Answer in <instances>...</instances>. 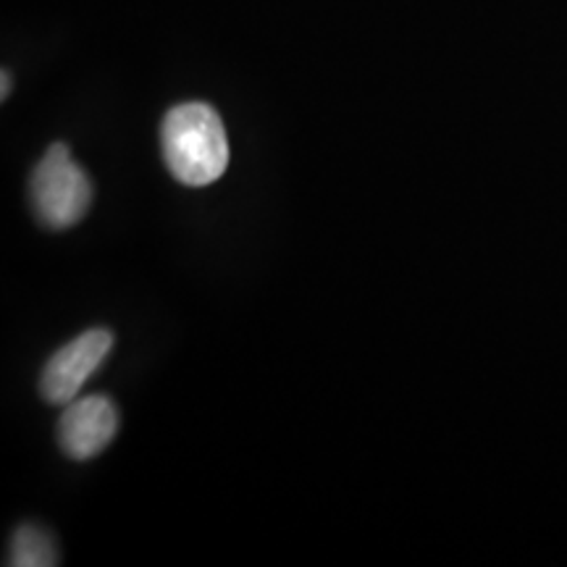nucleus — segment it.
Instances as JSON below:
<instances>
[{
	"label": "nucleus",
	"mask_w": 567,
	"mask_h": 567,
	"mask_svg": "<svg viewBox=\"0 0 567 567\" xmlns=\"http://www.w3.org/2000/svg\"><path fill=\"white\" fill-rule=\"evenodd\" d=\"M163 161L176 182L205 187L229 166V140L221 116L208 103H182L161 124Z\"/></svg>",
	"instance_id": "nucleus-1"
},
{
	"label": "nucleus",
	"mask_w": 567,
	"mask_h": 567,
	"mask_svg": "<svg viewBox=\"0 0 567 567\" xmlns=\"http://www.w3.org/2000/svg\"><path fill=\"white\" fill-rule=\"evenodd\" d=\"M30 197L40 224L55 231L80 224L90 210L92 182L80 163L71 158L63 142L48 147V153L34 166Z\"/></svg>",
	"instance_id": "nucleus-2"
},
{
	"label": "nucleus",
	"mask_w": 567,
	"mask_h": 567,
	"mask_svg": "<svg viewBox=\"0 0 567 567\" xmlns=\"http://www.w3.org/2000/svg\"><path fill=\"white\" fill-rule=\"evenodd\" d=\"M113 347V334L109 329H90L63 344L48 360L40 379V392L51 405H69L87 384L90 375L103 365Z\"/></svg>",
	"instance_id": "nucleus-3"
},
{
	"label": "nucleus",
	"mask_w": 567,
	"mask_h": 567,
	"mask_svg": "<svg viewBox=\"0 0 567 567\" xmlns=\"http://www.w3.org/2000/svg\"><path fill=\"white\" fill-rule=\"evenodd\" d=\"M118 410L105 394L71 400L59 421V444L71 460H90L116 439Z\"/></svg>",
	"instance_id": "nucleus-4"
},
{
	"label": "nucleus",
	"mask_w": 567,
	"mask_h": 567,
	"mask_svg": "<svg viewBox=\"0 0 567 567\" xmlns=\"http://www.w3.org/2000/svg\"><path fill=\"white\" fill-rule=\"evenodd\" d=\"M9 565L13 567H53L59 565V547L53 536L40 526L24 523L13 530Z\"/></svg>",
	"instance_id": "nucleus-5"
},
{
	"label": "nucleus",
	"mask_w": 567,
	"mask_h": 567,
	"mask_svg": "<svg viewBox=\"0 0 567 567\" xmlns=\"http://www.w3.org/2000/svg\"><path fill=\"white\" fill-rule=\"evenodd\" d=\"M0 80H3V90H0V97H9V90H11V74L9 71H3V76H0Z\"/></svg>",
	"instance_id": "nucleus-6"
}]
</instances>
